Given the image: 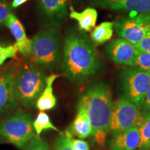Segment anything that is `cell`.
Instances as JSON below:
<instances>
[{
	"instance_id": "20",
	"label": "cell",
	"mask_w": 150,
	"mask_h": 150,
	"mask_svg": "<svg viewBox=\"0 0 150 150\" xmlns=\"http://www.w3.org/2000/svg\"><path fill=\"white\" fill-rule=\"evenodd\" d=\"M138 128L140 134V142L138 149L142 150L150 142V112L142 113Z\"/></svg>"
},
{
	"instance_id": "17",
	"label": "cell",
	"mask_w": 150,
	"mask_h": 150,
	"mask_svg": "<svg viewBox=\"0 0 150 150\" xmlns=\"http://www.w3.org/2000/svg\"><path fill=\"white\" fill-rule=\"evenodd\" d=\"M68 130L72 136H76L79 139H84L91 136L93 129L87 114L83 108L78 107L76 117Z\"/></svg>"
},
{
	"instance_id": "3",
	"label": "cell",
	"mask_w": 150,
	"mask_h": 150,
	"mask_svg": "<svg viewBox=\"0 0 150 150\" xmlns=\"http://www.w3.org/2000/svg\"><path fill=\"white\" fill-rule=\"evenodd\" d=\"M45 67L36 63L23 65L16 72L14 93L18 104L28 108L35 106L46 85Z\"/></svg>"
},
{
	"instance_id": "31",
	"label": "cell",
	"mask_w": 150,
	"mask_h": 150,
	"mask_svg": "<svg viewBox=\"0 0 150 150\" xmlns=\"http://www.w3.org/2000/svg\"><path fill=\"white\" fill-rule=\"evenodd\" d=\"M0 142H1V137H0Z\"/></svg>"
},
{
	"instance_id": "22",
	"label": "cell",
	"mask_w": 150,
	"mask_h": 150,
	"mask_svg": "<svg viewBox=\"0 0 150 150\" xmlns=\"http://www.w3.org/2000/svg\"><path fill=\"white\" fill-rule=\"evenodd\" d=\"M135 67L150 72V54L138 50L135 62Z\"/></svg>"
},
{
	"instance_id": "27",
	"label": "cell",
	"mask_w": 150,
	"mask_h": 150,
	"mask_svg": "<svg viewBox=\"0 0 150 150\" xmlns=\"http://www.w3.org/2000/svg\"><path fill=\"white\" fill-rule=\"evenodd\" d=\"M72 147L73 150H90L88 142L82 139L72 138Z\"/></svg>"
},
{
	"instance_id": "12",
	"label": "cell",
	"mask_w": 150,
	"mask_h": 150,
	"mask_svg": "<svg viewBox=\"0 0 150 150\" xmlns=\"http://www.w3.org/2000/svg\"><path fill=\"white\" fill-rule=\"evenodd\" d=\"M140 142V134L138 127L113 135L110 145L111 150H136Z\"/></svg>"
},
{
	"instance_id": "23",
	"label": "cell",
	"mask_w": 150,
	"mask_h": 150,
	"mask_svg": "<svg viewBox=\"0 0 150 150\" xmlns=\"http://www.w3.org/2000/svg\"><path fill=\"white\" fill-rule=\"evenodd\" d=\"M18 51L16 44L8 46L0 45V66L5 63L6 61L13 58Z\"/></svg>"
},
{
	"instance_id": "11",
	"label": "cell",
	"mask_w": 150,
	"mask_h": 150,
	"mask_svg": "<svg viewBox=\"0 0 150 150\" xmlns=\"http://www.w3.org/2000/svg\"><path fill=\"white\" fill-rule=\"evenodd\" d=\"M92 5L114 11L150 15V0H91Z\"/></svg>"
},
{
	"instance_id": "7",
	"label": "cell",
	"mask_w": 150,
	"mask_h": 150,
	"mask_svg": "<svg viewBox=\"0 0 150 150\" xmlns=\"http://www.w3.org/2000/svg\"><path fill=\"white\" fill-rule=\"evenodd\" d=\"M114 30L118 36L136 45L150 32V15L131 13L114 22Z\"/></svg>"
},
{
	"instance_id": "10",
	"label": "cell",
	"mask_w": 150,
	"mask_h": 150,
	"mask_svg": "<svg viewBox=\"0 0 150 150\" xmlns=\"http://www.w3.org/2000/svg\"><path fill=\"white\" fill-rule=\"evenodd\" d=\"M16 72L12 68L0 70V115L18 106L14 93V79Z\"/></svg>"
},
{
	"instance_id": "28",
	"label": "cell",
	"mask_w": 150,
	"mask_h": 150,
	"mask_svg": "<svg viewBox=\"0 0 150 150\" xmlns=\"http://www.w3.org/2000/svg\"><path fill=\"white\" fill-rule=\"evenodd\" d=\"M142 113H146V112H150V88L146 95L145 102H144L143 106H142Z\"/></svg>"
},
{
	"instance_id": "14",
	"label": "cell",
	"mask_w": 150,
	"mask_h": 150,
	"mask_svg": "<svg viewBox=\"0 0 150 150\" xmlns=\"http://www.w3.org/2000/svg\"><path fill=\"white\" fill-rule=\"evenodd\" d=\"M69 0H40V8L43 15L56 23L63 20L67 14Z\"/></svg>"
},
{
	"instance_id": "32",
	"label": "cell",
	"mask_w": 150,
	"mask_h": 150,
	"mask_svg": "<svg viewBox=\"0 0 150 150\" xmlns=\"http://www.w3.org/2000/svg\"><path fill=\"white\" fill-rule=\"evenodd\" d=\"M145 150H150V148H149V149H145Z\"/></svg>"
},
{
	"instance_id": "4",
	"label": "cell",
	"mask_w": 150,
	"mask_h": 150,
	"mask_svg": "<svg viewBox=\"0 0 150 150\" xmlns=\"http://www.w3.org/2000/svg\"><path fill=\"white\" fill-rule=\"evenodd\" d=\"M63 52L61 36L54 28H47L31 40V55L35 63L53 71L57 68Z\"/></svg>"
},
{
	"instance_id": "16",
	"label": "cell",
	"mask_w": 150,
	"mask_h": 150,
	"mask_svg": "<svg viewBox=\"0 0 150 150\" xmlns=\"http://www.w3.org/2000/svg\"><path fill=\"white\" fill-rule=\"evenodd\" d=\"M59 74H53L47 76L46 85L40 97L37 99L35 106L40 111H46L54 108L56 105V98L54 94L53 83Z\"/></svg>"
},
{
	"instance_id": "25",
	"label": "cell",
	"mask_w": 150,
	"mask_h": 150,
	"mask_svg": "<svg viewBox=\"0 0 150 150\" xmlns=\"http://www.w3.org/2000/svg\"><path fill=\"white\" fill-rule=\"evenodd\" d=\"M12 13L10 5L5 0H0V25H6Z\"/></svg>"
},
{
	"instance_id": "13",
	"label": "cell",
	"mask_w": 150,
	"mask_h": 150,
	"mask_svg": "<svg viewBox=\"0 0 150 150\" xmlns=\"http://www.w3.org/2000/svg\"><path fill=\"white\" fill-rule=\"evenodd\" d=\"M6 26L8 28L16 39V44L18 46V51L24 56H31V40L28 38L26 35L25 30L20 20L12 13L9 16Z\"/></svg>"
},
{
	"instance_id": "21",
	"label": "cell",
	"mask_w": 150,
	"mask_h": 150,
	"mask_svg": "<svg viewBox=\"0 0 150 150\" xmlns=\"http://www.w3.org/2000/svg\"><path fill=\"white\" fill-rule=\"evenodd\" d=\"M73 136L67 129L65 133H62L56 139L54 150H73L72 138Z\"/></svg>"
},
{
	"instance_id": "18",
	"label": "cell",
	"mask_w": 150,
	"mask_h": 150,
	"mask_svg": "<svg viewBox=\"0 0 150 150\" xmlns=\"http://www.w3.org/2000/svg\"><path fill=\"white\" fill-rule=\"evenodd\" d=\"M114 31V22H104L94 28L91 33L92 42L102 45L111 39Z\"/></svg>"
},
{
	"instance_id": "6",
	"label": "cell",
	"mask_w": 150,
	"mask_h": 150,
	"mask_svg": "<svg viewBox=\"0 0 150 150\" xmlns=\"http://www.w3.org/2000/svg\"><path fill=\"white\" fill-rule=\"evenodd\" d=\"M124 97L142 108L150 88V72L139 68L124 69L121 75Z\"/></svg>"
},
{
	"instance_id": "29",
	"label": "cell",
	"mask_w": 150,
	"mask_h": 150,
	"mask_svg": "<svg viewBox=\"0 0 150 150\" xmlns=\"http://www.w3.org/2000/svg\"><path fill=\"white\" fill-rule=\"evenodd\" d=\"M27 1L28 0H13L12 2V7L13 8H17V7L20 6Z\"/></svg>"
},
{
	"instance_id": "19",
	"label": "cell",
	"mask_w": 150,
	"mask_h": 150,
	"mask_svg": "<svg viewBox=\"0 0 150 150\" xmlns=\"http://www.w3.org/2000/svg\"><path fill=\"white\" fill-rule=\"evenodd\" d=\"M33 128L37 136H40L42 131L50 129L59 131V129L52 122L50 116L45 111L39 112L36 118L33 120Z\"/></svg>"
},
{
	"instance_id": "24",
	"label": "cell",
	"mask_w": 150,
	"mask_h": 150,
	"mask_svg": "<svg viewBox=\"0 0 150 150\" xmlns=\"http://www.w3.org/2000/svg\"><path fill=\"white\" fill-rule=\"evenodd\" d=\"M23 150H50V149L45 140L35 136L28 142Z\"/></svg>"
},
{
	"instance_id": "2",
	"label": "cell",
	"mask_w": 150,
	"mask_h": 150,
	"mask_svg": "<svg viewBox=\"0 0 150 150\" xmlns=\"http://www.w3.org/2000/svg\"><path fill=\"white\" fill-rule=\"evenodd\" d=\"M78 107L85 110L93 133V139L103 146L110 132L113 104L108 86L98 83L89 87L81 97Z\"/></svg>"
},
{
	"instance_id": "5",
	"label": "cell",
	"mask_w": 150,
	"mask_h": 150,
	"mask_svg": "<svg viewBox=\"0 0 150 150\" xmlns=\"http://www.w3.org/2000/svg\"><path fill=\"white\" fill-rule=\"evenodd\" d=\"M36 136L31 115L18 110L0 122V136L20 149Z\"/></svg>"
},
{
	"instance_id": "8",
	"label": "cell",
	"mask_w": 150,
	"mask_h": 150,
	"mask_svg": "<svg viewBox=\"0 0 150 150\" xmlns=\"http://www.w3.org/2000/svg\"><path fill=\"white\" fill-rule=\"evenodd\" d=\"M142 117L139 108L125 97L118 99L113 104L110 132L112 135L138 127Z\"/></svg>"
},
{
	"instance_id": "1",
	"label": "cell",
	"mask_w": 150,
	"mask_h": 150,
	"mask_svg": "<svg viewBox=\"0 0 150 150\" xmlns=\"http://www.w3.org/2000/svg\"><path fill=\"white\" fill-rule=\"evenodd\" d=\"M62 55L63 72L74 83L88 79L100 67V61L93 42L79 29H70L66 33Z\"/></svg>"
},
{
	"instance_id": "9",
	"label": "cell",
	"mask_w": 150,
	"mask_h": 150,
	"mask_svg": "<svg viewBox=\"0 0 150 150\" xmlns=\"http://www.w3.org/2000/svg\"><path fill=\"white\" fill-rule=\"evenodd\" d=\"M137 51L134 45L121 38L110 41L106 47V54L111 61L132 67H135Z\"/></svg>"
},
{
	"instance_id": "30",
	"label": "cell",
	"mask_w": 150,
	"mask_h": 150,
	"mask_svg": "<svg viewBox=\"0 0 150 150\" xmlns=\"http://www.w3.org/2000/svg\"><path fill=\"white\" fill-rule=\"evenodd\" d=\"M149 148H150V142H149V143L147 144V145L146 146V147L144 148L143 149H142V150H145V149H149Z\"/></svg>"
},
{
	"instance_id": "26",
	"label": "cell",
	"mask_w": 150,
	"mask_h": 150,
	"mask_svg": "<svg viewBox=\"0 0 150 150\" xmlns=\"http://www.w3.org/2000/svg\"><path fill=\"white\" fill-rule=\"evenodd\" d=\"M135 47L140 51L150 54V32Z\"/></svg>"
},
{
	"instance_id": "15",
	"label": "cell",
	"mask_w": 150,
	"mask_h": 150,
	"mask_svg": "<svg viewBox=\"0 0 150 150\" xmlns=\"http://www.w3.org/2000/svg\"><path fill=\"white\" fill-rule=\"evenodd\" d=\"M97 12L94 8H87L82 11L77 12L74 7L70 6V17L71 19L76 20L79 29L84 32H91L95 27L97 20Z\"/></svg>"
}]
</instances>
